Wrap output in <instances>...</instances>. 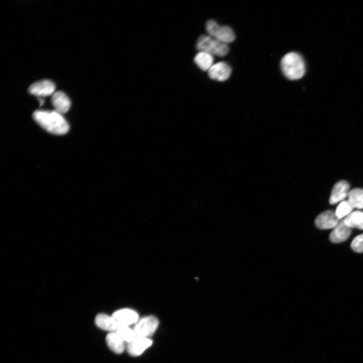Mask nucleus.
Listing matches in <instances>:
<instances>
[{
  "label": "nucleus",
  "instance_id": "nucleus-9",
  "mask_svg": "<svg viewBox=\"0 0 363 363\" xmlns=\"http://www.w3.org/2000/svg\"><path fill=\"white\" fill-rule=\"evenodd\" d=\"M152 344V341L149 338L136 336L132 341L127 343V349L131 355L138 356Z\"/></svg>",
  "mask_w": 363,
  "mask_h": 363
},
{
  "label": "nucleus",
  "instance_id": "nucleus-6",
  "mask_svg": "<svg viewBox=\"0 0 363 363\" xmlns=\"http://www.w3.org/2000/svg\"><path fill=\"white\" fill-rule=\"evenodd\" d=\"M28 90L30 93L33 95L44 97L52 95L54 93L55 85L51 81L44 80L33 83Z\"/></svg>",
  "mask_w": 363,
  "mask_h": 363
},
{
  "label": "nucleus",
  "instance_id": "nucleus-19",
  "mask_svg": "<svg viewBox=\"0 0 363 363\" xmlns=\"http://www.w3.org/2000/svg\"><path fill=\"white\" fill-rule=\"evenodd\" d=\"M125 341L128 342L132 341L136 337V334L133 329L129 326L118 324L115 331Z\"/></svg>",
  "mask_w": 363,
  "mask_h": 363
},
{
  "label": "nucleus",
  "instance_id": "nucleus-4",
  "mask_svg": "<svg viewBox=\"0 0 363 363\" xmlns=\"http://www.w3.org/2000/svg\"><path fill=\"white\" fill-rule=\"evenodd\" d=\"M205 28L208 35L224 43L227 44L235 39L234 33L230 27L220 26L214 20H208Z\"/></svg>",
  "mask_w": 363,
  "mask_h": 363
},
{
  "label": "nucleus",
  "instance_id": "nucleus-18",
  "mask_svg": "<svg viewBox=\"0 0 363 363\" xmlns=\"http://www.w3.org/2000/svg\"><path fill=\"white\" fill-rule=\"evenodd\" d=\"M347 201L353 208H363V189L355 188L350 190Z\"/></svg>",
  "mask_w": 363,
  "mask_h": 363
},
{
  "label": "nucleus",
  "instance_id": "nucleus-14",
  "mask_svg": "<svg viewBox=\"0 0 363 363\" xmlns=\"http://www.w3.org/2000/svg\"><path fill=\"white\" fill-rule=\"evenodd\" d=\"M95 323L100 329L109 332L116 331L118 324L112 316L103 313L96 315Z\"/></svg>",
  "mask_w": 363,
  "mask_h": 363
},
{
  "label": "nucleus",
  "instance_id": "nucleus-12",
  "mask_svg": "<svg viewBox=\"0 0 363 363\" xmlns=\"http://www.w3.org/2000/svg\"><path fill=\"white\" fill-rule=\"evenodd\" d=\"M351 232V228L341 219L330 234L329 239L334 243H341L349 237Z\"/></svg>",
  "mask_w": 363,
  "mask_h": 363
},
{
  "label": "nucleus",
  "instance_id": "nucleus-10",
  "mask_svg": "<svg viewBox=\"0 0 363 363\" xmlns=\"http://www.w3.org/2000/svg\"><path fill=\"white\" fill-rule=\"evenodd\" d=\"M349 191V185L347 182L344 180L337 182L332 188L329 203L331 204H335L343 201L348 197Z\"/></svg>",
  "mask_w": 363,
  "mask_h": 363
},
{
  "label": "nucleus",
  "instance_id": "nucleus-13",
  "mask_svg": "<svg viewBox=\"0 0 363 363\" xmlns=\"http://www.w3.org/2000/svg\"><path fill=\"white\" fill-rule=\"evenodd\" d=\"M51 101L55 110L62 114L67 112L71 106L69 98L60 91L55 92L52 95Z\"/></svg>",
  "mask_w": 363,
  "mask_h": 363
},
{
  "label": "nucleus",
  "instance_id": "nucleus-2",
  "mask_svg": "<svg viewBox=\"0 0 363 363\" xmlns=\"http://www.w3.org/2000/svg\"><path fill=\"white\" fill-rule=\"evenodd\" d=\"M280 67L284 75L291 80L300 79L306 72L302 57L295 52H290L284 55L281 60Z\"/></svg>",
  "mask_w": 363,
  "mask_h": 363
},
{
  "label": "nucleus",
  "instance_id": "nucleus-5",
  "mask_svg": "<svg viewBox=\"0 0 363 363\" xmlns=\"http://www.w3.org/2000/svg\"><path fill=\"white\" fill-rule=\"evenodd\" d=\"M159 325L157 318L149 316L139 319L133 328L136 336L149 338L156 330Z\"/></svg>",
  "mask_w": 363,
  "mask_h": 363
},
{
  "label": "nucleus",
  "instance_id": "nucleus-17",
  "mask_svg": "<svg viewBox=\"0 0 363 363\" xmlns=\"http://www.w3.org/2000/svg\"><path fill=\"white\" fill-rule=\"evenodd\" d=\"M344 223L351 228L363 229V212L355 211L351 212L344 218Z\"/></svg>",
  "mask_w": 363,
  "mask_h": 363
},
{
  "label": "nucleus",
  "instance_id": "nucleus-16",
  "mask_svg": "<svg viewBox=\"0 0 363 363\" xmlns=\"http://www.w3.org/2000/svg\"><path fill=\"white\" fill-rule=\"evenodd\" d=\"M194 61L198 67L203 71H208L214 65L213 56L205 51H199L195 55Z\"/></svg>",
  "mask_w": 363,
  "mask_h": 363
},
{
  "label": "nucleus",
  "instance_id": "nucleus-3",
  "mask_svg": "<svg viewBox=\"0 0 363 363\" xmlns=\"http://www.w3.org/2000/svg\"><path fill=\"white\" fill-rule=\"evenodd\" d=\"M196 46L198 51L206 52L213 56H224L229 51V47L227 44L208 35L200 36L197 40Z\"/></svg>",
  "mask_w": 363,
  "mask_h": 363
},
{
  "label": "nucleus",
  "instance_id": "nucleus-8",
  "mask_svg": "<svg viewBox=\"0 0 363 363\" xmlns=\"http://www.w3.org/2000/svg\"><path fill=\"white\" fill-rule=\"evenodd\" d=\"M339 219L335 212L332 210L325 211L318 215L315 219L316 226L321 229L334 228L338 223Z\"/></svg>",
  "mask_w": 363,
  "mask_h": 363
},
{
  "label": "nucleus",
  "instance_id": "nucleus-20",
  "mask_svg": "<svg viewBox=\"0 0 363 363\" xmlns=\"http://www.w3.org/2000/svg\"><path fill=\"white\" fill-rule=\"evenodd\" d=\"M352 209L347 201H343L337 207L335 213L339 219H342L349 214Z\"/></svg>",
  "mask_w": 363,
  "mask_h": 363
},
{
  "label": "nucleus",
  "instance_id": "nucleus-21",
  "mask_svg": "<svg viewBox=\"0 0 363 363\" xmlns=\"http://www.w3.org/2000/svg\"><path fill=\"white\" fill-rule=\"evenodd\" d=\"M351 248L356 253L363 252V233L353 238L351 243Z\"/></svg>",
  "mask_w": 363,
  "mask_h": 363
},
{
  "label": "nucleus",
  "instance_id": "nucleus-11",
  "mask_svg": "<svg viewBox=\"0 0 363 363\" xmlns=\"http://www.w3.org/2000/svg\"><path fill=\"white\" fill-rule=\"evenodd\" d=\"M118 324L130 326L135 324L139 320L138 313L130 309H122L118 310L112 315Z\"/></svg>",
  "mask_w": 363,
  "mask_h": 363
},
{
  "label": "nucleus",
  "instance_id": "nucleus-7",
  "mask_svg": "<svg viewBox=\"0 0 363 363\" xmlns=\"http://www.w3.org/2000/svg\"><path fill=\"white\" fill-rule=\"evenodd\" d=\"M231 73V68L224 62L214 64L208 71V76L211 79L218 81H224L228 79Z\"/></svg>",
  "mask_w": 363,
  "mask_h": 363
},
{
  "label": "nucleus",
  "instance_id": "nucleus-15",
  "mask_svg": "<svg viewBox=\"0 0 363 363\" xmlns=\"http://www.w3.org/2000/svg\"><path fill=\"white\" fill-rule=\"evenodd\" d=\"M125 341L115 331L110 332L106 337V342L108 347L114 352L122 353L125 349Z\"/></svg>",
  "mask_w": 363,
  "mask_h": 363
},
{
  "label": "nucleus",
  "instance_id": "nucleus-1",
  "mask_svg": "<svg viewBox=\"0 0 363 363\" xmlns=\"http://www.w3.org/2000/svg\"><path fill=\"white\" fill-rule=\"evenodd\" d=\"M34 120L47 132L58 135L69 130V125L62 114L54 110H36L33 114Z\"/></svg>",
  "mask_w": 363,
  "mask_h": 363
}]
</instances>
